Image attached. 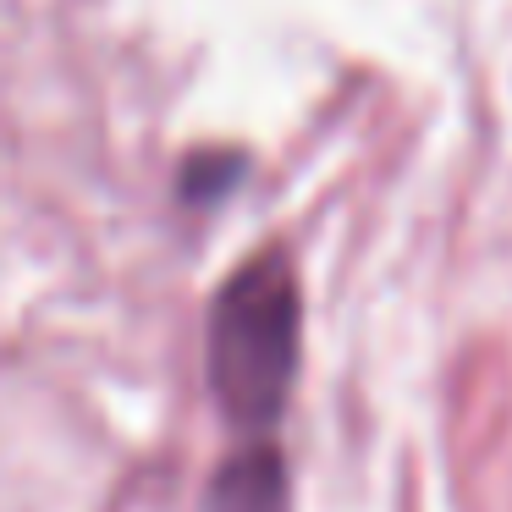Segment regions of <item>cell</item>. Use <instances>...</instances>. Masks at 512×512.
<instances>
[{"label":"cell","instance_id":"7a4b0ae2","mask_svg":"<svg viewBox=\"0 0 512 512\" xmlns=\"http://www.w3.org/2000/svg\"><path fill=\"white\" fill-rule=\"evenodd\" d=\"M210 512H287V474H281V457L254 446V452H237L232 463L215 474Z\"/></svg>","mask_w":512,"mask_h":512},{"label":"cell","instance_id":"3957f363","mask_svg":"<svg viewBox=\"0 0 512 512\" xmlns=\"http://www.w3.org/2000/svg\"><path fill=\"white\" fill-rule=\"evenodd\" d=\"M237 171H243L237 155H199L188 171H182V193H188V199H215L221 188L237 182Z\"/></svg>","mask_w":512,"mask_h":512},{"label":"cell","instance_id":"6da1fadb","mask_svg":"<svg viewBox=\"0 0 512 512\" xmlns=\"http://www.w3.org/2000/svg\"><path fill=\"white\" fill-rule=\"evenodd\" d=\"M303 342L298 276L281 254H259L215 292L210 309V391L243 430H265L287 408Z\"/></svg>","mask_w":512,"mask_h":512}]
</instances>
